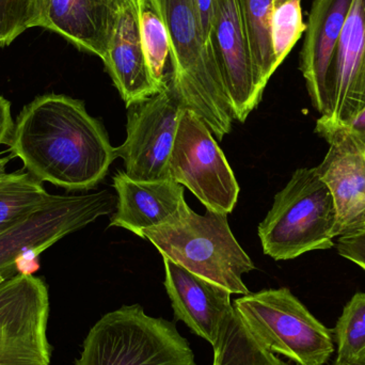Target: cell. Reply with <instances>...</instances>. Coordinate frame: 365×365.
I'll list each match as a JSON object with an SVG mask.
<instances>
[{
  "label": "cell",
  "instance_id": "6da1fadb",
  "mask_svg": "<svg viewBox=\"0 0 365 365\" xmlns=\"http://www.w3.org/2000/svg\"><path fill=\"white\" fill-rule=\"evenodd\" d=\"M9 147L38 181L68 190L96 188L118 158L85 103L64 94H43L26 105Z\"/></svg>",
  "mask_w": 365,
  "mask_h": 365
},
{
  "label": "cell",
  "instance_id": "7a4b0ae2",
  "mask_svg": "<svg viewBox=\"0 0 365 365\" xmlns=\"http://www.w3.org/2000/svg\"><path fill=\"white\" fill-rule=\"evenodd\" d=\"M171 45V86L185 108L199 115L222 140L234 115L210 44L204 36L195 0H155Z\"/></svg>",
  "mask_w": 365,
  "mask_h": 365
},
{
  "label": "cell",
  "instance_id": "3957f363",
  "mask_svg": "<svg viewBox=\"0 0 365 365\" xmlns=\"http://www.w3.org/2000/svg\"><path fill=\"white\" fill-rule=\"evenodd\" d=\"M140 237L152 242L163 257L230 293H250L242 276L255 265L232 233L227 214L206 210L199 215L187 207L175 220L143 230Z\"/></svg>",
  "mask_w": 365,
  "mask_h": 365
},
{
  "label": "cell",
  "instance_id": "277c9868",
  "mask_svg": "<svg viewBox=\"0 0 365 365\" xmlns=\"http://www.w3.org/2000/svg\"><path fill=\"white\" fill-rule=\"evenodd\" d=\"M336 221L331 191L315 167L297 169L274 195L272 208L257 227L264 255L287 261L331 249L336 246Z\"/></svg>",
  "mask_w": 365,
  "mask_h": 365
},
{
  "label": "cell",
  "instance_id": "5b68a950",
  "mask_svg": "<svg viewBox=\"0 0 365 365\" xmlns=\"http://www.w3.org/2000/svg\"><path fill=\"white\" fill-rule=\"evenodd\" d=\"M75 365L197 364L175 324L132 304L103 315L94 324Z\"/></svg>",
  "mask_w": 365,
  "mask_h": 365
},
{
  "label": "cell",
  "instance_id": "8992f818",
  "mask_svg": "<svg viewBox=\"0 0 365 365\" xmlns=\"http://www.w3.org/2000/svg\"><path fill=\"white\" fill-rule=\"evenodd\" d=\"M233 307L249 334L270 353L299 365H325L334 353L332 330L287 287L242 295Z\"/></svg>",
  "mask_w": 365,
  "mask_h": 365
},
{
  "label": "cell",
  "instance_id": "52a82bcc",
  "mask_svg": "<svg viewBox=\"0 0 365 365\" xmlns=\"http://www.w3.org/2000/svg\"><path fill=\"white\" fill-rule=\"evenodd\" d=\"M115 204V197L107 190L79 195H51L46 203L0 233V274L6 278L21 274V259H36L62 238L110 214Z\"/></svg>",
  "mask_w": 365,
  "mask_h": 365
},
{
  "label": "cell",
  "instance_id": "ba28073f",
  "mask_svg": "<svg viewBox=\"0 0 365 365\" xmlns=\"http://www.w3.org/2000/svg\"><path fill=\"white\" fill-rule=\"evenodd\" d=\"M169 175L188 188L206 210L230 214L240 185L216 139L190 109L182 111L169 160Z\"/></svg>",
  "mask_w": 365,
  "mask_h": 365
},
{
  "label": "cell",
  "instance_id": "9c48e42d",
  "mask_svg": "<svg viewBox=\"0 0 365 365\" xmlns=\"http://www.w3.org/2000/svg\"><path fill=\"white\" fill-rule=\"evenodd\" d=\"M48 289L32 274L0 284V365H51Z\"/></svg>",
  "mask_w": 365,
  "mask_h": 365
},
{
  "label": "cell",
  "instance_id": "30bf717a",
  "mask_svg": "<svg viewBox=\"0 0 365 365\" xmlns=\"http://www.w3.org/2000/svg\"><path fill=\"white\" fill-rule=\"evenodd\" d=\"M185 107L171 83L163 91L128 107L126 140L115 148L135 180L170 179L169 160Z\"/></svg>",
  "mask_w": 365,
  "mask_h": 365
},
{
  "label": "cell",
  "instance_id": "8fae6325",
  "mask_svg": "<svg viewBox=\"0 0 365 365\" xmlns=\"http://www.w3.org/2000/svg\"><path fill=\"white\" fill-rule=\"evenodd\" d=\"M208 44L231 103L234 119L244 123L262 101L238 0H216Z\"/></svg>",
  "mask_w": 365,
  "mask_h": 365
},
{
  "label": "cell",
  "instance_id": "7c38bea8",
  "mask_svg": "<svg viewBox=\"0 0 365 365\" xmlns=\"http://www.w3.org/2000/svg\"><path fill=\"white\" fill-rule=\"evenodd\" d=\"M315 133L329 145L315 169L334 197L338 214L334 236L339 237L365 227V147L343 125L317 120Z\"/></svg>",
  "mask_w": 365,
  "mask_h": 365
},
{
  "label": "cell",
  "instance_id": "4fadbf2b",
  "mask_svg": "<svg viewBox=\"0 0 365 365\" xmlns=\"http://www.w3.org/2000/svg\"><path fill=\"white\" fill-rule=\"evenodd\" d=\"M353 0H313L304 45L302 73L313 107L326 115L330 105V73Z\"/></svg>",
  "mask_w": 365,
  "mask_h": 365
},
{
  "label": "cell",
  "instance_id": "5bb4252c",
  "mask_svg": "<svg viewBox=\"0 0 365 365\" xmlns=\"http://www.w3.org/2000/svg\"><path fill=\"white\" fill-rule=\"evenodd\" d=\"M365 107V0H353L330 73V105L319 121L345 125Z\"/></svg>",
  "mask_w": 365,
  "mask_h": 365
},
{
  "label": "cell",
  "instance_id": "9a60e30c",
  "mask_svg": "<svg viewBox=\"0 0 365 365\" xmlns=\"http://www.w3.org/2000/svg\"><path fill=\"white\" fill-rule=\"evenodd\" d=\"M163 259L165 287L175 317L193 334L214 346L225 319L234 311L232 294L170 259Z\"/></svg>",
  "mask_w": 365,
  "mask_h": 365
},
{
  "label": "cell",
  "instance_id": "2e32d148",
  "mask_svg": "<svg viewBox=\"0 0 365 365\" xmlns=\"http://www.w3.org/2000/svg\"><path fill=\"white\" fill-rule=\"evenodd\" d=\"M123 0H38V27L66 38L79 51L104 59Z\"/></svg>",
  "mask_w": 365,
  "mask_h": 365
},
{
  "label": "cell",
  "instance_id": "e0dca14e",
  "mask_svg": "<svg viewBox=\"0 0 365 365\" xmlns=\"http://www.w3.org/2000/svg\"><path fill=\"white\" fill-rule=\"evenodd\" d=\"M113 181L118 197L110 227H123L139 237L143 230L170 222L189 207L184 186L173 179L141 181L118 171Z\"/></svg>",
  "mask_w": 365,
  "mask_h": 365
},
{
  "label": "cell",
  "instance_id": "ac0fdd59",
  "mask_svg": "<svg viewBox=\"0 0 365 365\" xmlns=\"http://www.w3.org/2000/svg\"><path fill=\"white\" fill-rule=\"evenodd\" d=\"M103 62L126 107L166 88L156 83L145 58L139 30L138 0L123 2Z\"/></svg>",
  "mask_w": 365,
  "mask_h": 365
},
{
  "label": "cell",
  "instance_id": "d6986e66",
  "mask_svg": "<svg viewBox=\"0 0 365 365\" xmlns=\"http://www.w3.org/2000/svg\"><path fill=\"white\" fill-rule=\"evenodd\" d=\"M240 14L252 56L255 79L264 92L270 77L276 72V59L272 42L274 0H238Z\"/></svg>",
  "mask_w": 365,
  "mask_h": 365
},
{
  "label": "cell",
  "instance_id": "ffe728a7",
  "mask_svg": "<svg viewBox=\"0 0 365 365\" xmlns=\"http://www.w3.org/2000/svg\"><path fill=\"white\" fill-rule=\"evenodd\" d=\"M139 30L152 76L160 87L171 83L170 38L155 0H138Z\"/></svg>",
  "mask_w": 365,
  "mask_h": 365
},
{
  "label": "cell",
  "instance_id": "44dd1931",
  "mask_svg": "<svg viewBox=\"0 0 365 365\" xmlns=\"http://www.w3.org/2000/svg\"><path fill=\"white\" fill-rule=\"evenodd\" d=\"M214 349L212 365H291L259 344L235 310L225 319Z\"/></svg>",
  "mask_w": 365,
  "mask_h": 365
},
{
  "label": "cell",
  "instance_id": "7402d4cb",
  "mask_svg": "<svg viewBox=\"0 0 365 365\" xmlns=\"http://www.w3.org/2000/svg\"><path fill=\"white\" fill-rule=\"evenodd\" d=\"M51 195L27 171L6 173L0 179V233L14 227Z\"/></svg>",
  "mask_w": 365,
  "mask_h": 365
},
{
  "label": "cell",
  "instance_id": "603a6c76",
  "mask_svg": "<svg viewBox=\"0 0 365 365\" xmlns=\"http://www.w3.org/2000/svg\"><path fill=\"white\" fill-rule=\"evenodd\" d=\"M336 361L365 365V293H356L343 309L334 328Z\"/></svg>",
  "mask_w": 365,
  "mask_h": 365
},
{
  "label": "cell",
  "instance_id": "cb8c5ba5",
  "mask_svg": "<svg viewBox=\"0 0 365 365\" xmlns=\"http://www.w3.org/2000/svg\"><path fill=\"white\" fill-rule=\"evenodd\" d=\"M302 0H285L274 6L272 21V42L277 66H280L296 43L306 32Z\"/></svg>",
  "mask_w": 365,
  "mask_h": 365
},
{
  "label": "cell",
  "instance_id": "d4e9b609",
  "mask_svg": "<svg viewBox=\"0 0 365 365\" xmlns=\"http://www.w3.org/2000/svg\"><path fill=\"white\" fill-rule=\"evenodd\" d=\"M38 24V0H0V47L10 46Z\"/></svg>",
  "mask_w": 365,
  "mask_h": 365
},
{
  "label": "cell",
  "instance_id": "484cf974",
  "mask_svg": "<svg viewBox=\"0 0 365 365\" xmlns=\"http://www.w3.org/2000/svg\"><path fill=\"white\" fill-rule=\"evenodd\" d=\"M336 246L341 257L357 264L365 272V227L339 236Z\"/></svg>",
  "mask_w": 365,
  "mask_h": 365
},
{
  "label": "cell",
  "instance_id": "4316f807",
  "mask_svg": "<svg viewBox=\"0 0 365 365\" xmlns=\"http://www.w3.org/2000/svg\"><path fill=\"white\" fill-rule=\"evenodd\" d=\"M14 126L11 113V103L0 96V145L10 143Z\"/></svg>",
  "mask_w": 365,
  "mask_h": 365
},
{
  "label": "cell",
  "instance_id": "83f0119b",
  "mask_svg": "<svg viewBox=\"0 0 365 365\" xmlns=\"http://www.w3.org/2000/svg\"><path fill=\"white\" fill-rule=\"evenodd\" d=\"M195 1L200 19H201L204 36L208 42V36H210V27H212L216 0H195Z\"/></svg>",
  "mask_w": 365,
  "mask_h": 365
},
{
  "label": "cell",
  "instance_id": "f1b7e54d",
  "mask_svg": "<svg viewBox=\"0 0 365 365\" xmlns=\"http://www.w3.org/2000/svg\"><path fill=\"white\" fill-rule=\"evenodd\" d=\"M343 126L360 145L365 147V107L349 123Z\"/></svg>",
  "mask_w": 365,
  "mask_h": 365
},
{
  "label": "cell",
  "instance_id": "f546056e",
  "mask_svg": "<svg viewBox=\"0 0 365 365\" xmlns=\"http://www.w3.org/2000/svg\"><path fill=\"white\" fill-rule=\"evenodd\" d=\"M9 162H10V158L0 156V179H2L6 175V168Z\"/></svg>",
  "mask_w": 365,
  "mask_h": 365
},
{
  "label": "cell",
  "instance_id": "4dcf8cb0",
  "mask_svg": "<svg viewBox=\"0 0 365 365\" xmlns=\"http://www.w3.org/2000/svg\"><path fill=\"white\" fill-rule=\"evenodd\" d=\"M6 279H9V278H6V277L4 276V274H0V284H1V283H4V281L6 280Z\"/></svg>",
  "mask_w": 365,
  "mask_h": 365
},
{
  "label": "cell",
  "instance_id": "1f68e13d",
  "mask_svg": "<svg viewBox=\"0 0 365 365\" xmlns=\"http://www.w3.org/2000/svg\"><path fill=\"white\" fill-rule=\"evenodd\" d=\"M285 0H274V6H279V4H282V2H284Z\"/></svg>",
  "mask_w": 365,
  "mask_h": 365
},
{
  "label": "cell",
  "instance_id": "d6a6232c",
  "mask_svg": "<svg viewBox=\"0 0 365 365\" xmlns=\"http://www.w3.org/2000/svg\"><path fill=\"white\" fill-rule=\"evenodd\" d=\"M332 365H351V364H342V362L334 361V364Z\"/></svg>",
  "mask_w": 365,
  "mask_h": 365
},
{
  "label": "cell",
  "instance_id": "836d02e7",
  "mask_svg": "<svg viewBox=\"0 0 365 365\" xmlns=\"http://www.w3.org/2000/svg\"><path fill=\"white\" fill-rule=\"evenodd\" d=\"M124 2L125 1H132V0H123Z\"/></svg>",
  "mask_w": 365,
  "mask_h": 365
},
{
  "label": "cell",
  "instance_id": "e575fe53",
  "mask_svg": "<svg viewBox=\"0 0 365 365\" xmlns=\"http://www.w3.org/2000/svg\"><path fill=\"white\" fill-rule=\"evenodd\" d=\"M364 158H365V150H364Z\"/></svg>",
  "mask_w": 365,
  "mask_h": 365
}]
</instances>
